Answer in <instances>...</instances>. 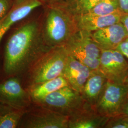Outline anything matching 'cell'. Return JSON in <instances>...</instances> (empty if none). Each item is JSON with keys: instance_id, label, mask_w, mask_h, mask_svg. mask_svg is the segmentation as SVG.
Returning a JSON list of instances; mask_svg holds the SVG:
<instances>
[{"instance_id": "cell-5", "label": "cell", "mask_w": 128, "mask_h": 128, "mask_svg": "<svg viewBox=\"0 0 128 128\" xmlns=\"http://www.w3.org/2000/svg\"><path fill=\"white\" fill-rule=\"evenodd\" d=\"M97 102V109L104 116L120 115L128 100V86L125 84L107 81Z\"/></svg>"}, {"instance_id": "cell-20", "label": "cell", "mask_w": 128, "mask_h": 128, "mask_svg": "<svg viewBox=\"0 0 128 128\" xmlns=\"http://www.w3.org/2000/svg\"><path fill=\"white\" fill-rule=\"evenodd\" d=\"M13 4L12 0H0V20L8 14Z\"/></svg>"}, {"instance_id": "cell-24", "label": "cell", "mask_w": 128, "mask_h": 128, "mask_svg": "<svg viewBox=\"0 0 128 128\" xmlns=\"http://www.w3.org/2000/svg\"><path fill=\"white\" fill-rule=\"evenodd\" d=\"M30 0H14V4H13V7L14 8L19 6L27 2Z\"/></svg>"}, {"instance_id": "cell-3", "label": "cell", "mask_w": 128, "mask_h": 128, "mask_svg": "<svg viewBox=\"0 0 128 128\" xmlns=\"http://www.w3.org/2000/svg\"><path fill=\"white\" fill-rule=\"evenodd\" d=\"M69 55L93 71L98 70L101 49L91 36V33L79 30L64 45Z\"/></svg>"}, {"instance_id": "cell-22", "label": "cell", "mask_w": 128, "mask_h": 128, "mask_svg": "<svg viewBox=\"0 0 128 128\" xmlns=\"http://www.w3.org/2000/svg\"><path fill=\"white\" fill-rule=\"evenodd\" d=\"M120 9L122 12L128 14V0H119Z\"/></svg>"}, {"instance_id": "cell-6", "label": "cell", "mask_w": 128, "mask_h": 128, "mask_svg": "<svg viewBox=\"0 0 128 128\" xmlns=\"http://www.w3.org/2000/svg\"><path fill=\"white\" fill-rule=\"evenodd\" d=\"M99 70L108 81L125 84L128 78V62L116 49L101 50Z\"/></svg>"}, {"instance_id": "cell-4", "label": "cell", "mask_w": 128, "mask_h": 128, "mask_svg": "<svg viewBox=\"0 0 128 128\" xmlns=\"http://www.w3.org/2000/svg\"><path fill=\"white\" fill-rule=\"evenodd\" d=\"M79 30L75 19L69 18L61 10L52 8L46 17L44 34L46 40L56 46L64 45Z\"/></svg>"}, {"instance_id": "cell-26", "label": "cell", "mask_w": 128, "mask_h": 128, "mask_svg": "<svg viewBox=\"0 0 128 128\" xmlns=\"http://www.w3.org/2000/svg\"><path fill=\"white\" fill-rule=\"evenodd\" d=\"M125 84H126V85H127V86H128V78H127V81H126V82Z\"/></svg>"}, {"instance_id": "cell-12", "label": "cell", "mask_w": 128, "mask_h": 128, "mask_svg": "<svg viewBox=\"0 0 128 128\" xmlns=\"http://www.w3.org/2000/svg\"><path fill=\"white\" fill-rule=\"evenodd\" d=\"M0 98L10 104L21 106L27 101V94L18 80L10 78L0 84Z\"/></svg>"}, {"instance_id": "cell-23", "label": "cell", "mask_w": 128, "mask_h": 128, "mask_svg": "<svg viewBox=\"0 0 128 128\" xmlns=\"http://www.w3.org/2000/svg\"><path fill=\"white\" fill-rule=\"evenodd\" d=\"M120 22L123 24L128 35V14H124L120 20Z\"/></svg>"}, {"instance_id": "cell-9", "label": "cell", "mask_w": 128, "mask_h": 128, "mask_svg": "<svg viewBox=\"0 0 128 128\" xmlns=\"http://www.w3.org/2000/svg\"><path fill=\"white\" fill-rule=\"evenodd\" d=\"M124 14L121 10L105 15L86 14L76 15L74 19L79 30L92 33L120 22Z\"/></svg>"}, {"instance_id": "cell-10", "label": "cell", "mask_w": 128, "mask_h": 128, "mask_svg": "<svg viewBox=\"0 0 128 128\" xmlns=\"http://www.w3.org/2000/svg\"><path fill=\"white\" fill-rule=\"evenodd\" d=\"M80 94L67 86L48 94L38 102L51 109L63 110L76 104Z\"/></svg>"}, {"instance_id": "cell-8", "label": "cell", "mask_w": 128, "mask_h": 128, "mask_svg": "<svg viewBox=\"0 0 128 128\" xmlns=\"http://www.w3.org/2000/svg\"><path fill=\"white\" fill-rule=\"evenodd\" d=\"M92 72L86 66L68 55L62 76L66 79L70 87L81 94Z\"/></svg>"}, {"instance_id": "cell-17", "label": "cell", "mask_w": 128, "mask_h": 128, "mask_svg": "<svg viewBox=\"0 0 128 128\" xmlns=\"http://www.w3.org/2000/svg\"><path fill=\"white\" fill-rule=\"evenodd\" d=\"M102 0H71L69 7L76 15L88 13Z\"/></svg>"}, {"instance_id": "cell-18", "label": "cell", "mask_w": 128, "mask_h": 128, "mask_svg": "<svg viewBox=\"0 0 128 128\" xmlns=\"http://www.w3.org/2000/svg\"><path fill=\"white\" fill-rule=\"evenodd\" d=\"M22 111H14L0 116V128H16L22 116Z\"/></svg>"}, {"instance_id": "cell-19", "label": "cell", "mask_w": 128, "mask_h": 128, "mask_svg": "<svg viewBox=\"0 0 128 128\" xmlns=\"http://www.w3.org/2000/svg\"><path fill=\"white\" fill-rule=\"evenodd\" d=\"M98 124V122L94 120H80L70 123L68 126L73 128H94L97 127Z\"/></svg>"}, {"instance_id": "cell-13", "label": "cell", "mask_w": 128, "mask_h": 128, "mask_svg": "<svg viewBox=\"0 0 128 128\" xmlns=\"http://www.w3.org/2000/svg\"><path fill=\"white\" fill-rule=\"evenodd\" d=\"M107 81L100 71H93L84 88L82 94L84 98L91 102H97Z\"/></svg>"}, {"instance_id": "cell-11", "label": "cell", "mask_w": 128, "mask_h": 128, "mask_svg": "<svg viewBox=\"0 0 128 128\" xmlns=\"http://www.w3.org/2000/svg\"><path fill=\"white\" fill-rule=\"evenodd\" d=\"M42 4L40 0H30L19 6L14 8L9 12L0 20V43L5 34L12 26L27 17L34 10L40 6Z\"/></svg>"}, {"instance_id": "cell-2", "label": "cell", "mask_w": 128, "mask_h": 128, "mask_svg": "<svg viewBox=\"0 0 128 128\" xmlns=\"http://www.w3.org/2000/svg\"><path fill=\"white\" fill-rule=\"evenodd\" d=\"M68 54L64 45L55 46L38 60L31 72L34 85L62 76Z\"/></svg>"}, {"instance_id": "cell-14", "label": "cell", "mask_w": 128, "mask_h": 128, "mask_svg": "<svg viewBox=\"0 0 128 128\" xmlns=\"http://www.w3.org/2000/svg\"><path fill=\"white\" fill-rule=\"evenodd\" d=\"M67 86L69 84L66 79L60 76L54 79L34 85L30 94L34 99L40 102L48 94Z\"/></svg>"}, {"instance_id": "cell-27", "label": "cell", "mask_w": 128, "mask_h": 128, "mask_svg": "<svg viewBox=\"0 0 128 128\" xmlns=\"http://www.w3.org/2000/svg\"></svg>"}, {"instance_id": "cell-16", "label": "cell", "mask_w": 128, "mask_h": 128, "mask_svg": "<svg viewBox=\"0 0 128 128\" xmlns=\"http://www.w3.org/2000/svg\"><path fill=\"white\" fill-rule=\"evenodd\" d=\"M120 10L119 0H102L87 14L105 15Z\"/></svg>"}, {"instance_id": "cell-1", "label": "cell", "mask_w": 128, "mask_h": 128, "mask_svg": "<svg viewBox=\"0 0 128 128\" xmlns=\"http://www.w3.org/2000/svg\"><path fill=\"white\" fill-rule=\"evenodd\" d=\"M38 31L37 23L30 22L10 37L5 48L4 69L6 74H14L26 68L34 52Z\"/></svg>"}, {"instance_id": "cell-21", "label": "cell", "mask_w": 128, "mask_h": 128, "mask_svg": "<svg viewBox=\"0 0 128 128\" xmlns=\"http://www.w3.org/2000/svg\"><path fill=\"white\" fill-rule=\"evenodd\" d=\"M116 50L128 59V38L119 45Z\"/></svg>"}, {"instance_id": "cell-25", "label": "cell", "mask_w": 128, "mask_h": 128, "mask_svg": "<svg viewBox=\"0 0 128 128\" xmlns=\"http://www.w3.org/2000/svg\"><path fill=\"white\" fill-rule=\"evenodd\" d=\"M128 117V100L124 107L122 114Z\"/></svg>"}, {"instance_id": "cell-15", "label": "cell", "mask_w": 128, "mask_h": 128, "mask_svg": "<svg viewBox=\"0 0 128 128\" xmlns=\"http://www.w3.org/2000/svg\"><path fill=\"white\" fill-rule=\"evenodd\" d=\"M68 120L64 116L48 114L37 116L28 124L27 127L32 128H67Z\"/></svg>"}, {"instance_id": "cell-7", "label": "cell", "mask_w": 128, "mask_h": 128, "mask_svg": "<svg viewBox=\"0 0 128 128\" xmlns=\"http://www.w3.org/2000/svg\"><path fill=\"white\" fill-rule=\"evenodd\" d=\"M91 36L101 50H110L116 49L128 38V35L123 24L120 22L92 32Z\"/></svg>"}]
</instances>
